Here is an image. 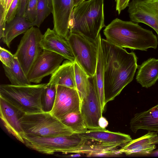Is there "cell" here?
Listing matches in <instances>:
<instances>
[{"label": "cell", "instance_id": "7c38bea8", "mask_svg": "<svg viewBox=\"0 0 158 158\" xmlns=\"http://www.w3.org/2000/svg\"><path fill=\"white\" fill-rule=\"evenodd\" d=\"M64 59L55 52L43 50L27 75L29 81L31 83H40L44 77L52 74Z\"/></svg>", "mask_w": 158, "mask_h": 158}, {"label": "cell", "instance_id": "8fae6325", "mask_svg": "<svg viewBox=\"0 0 158 158\" xmlns=\"http://www.w3.org/2000/svg\"><path fill=\"white\" fill-rule=\"evenodd\" d=\"M89 85L85 97L81 100V111L88 130L103 129L99 125L102 110L93 76L89 77Z\"/></svg>", "mask_w": 158, "mask_h": 158}, {"label": "cell", "instance_id": "8992f818", "mask_svg": "<svg viewBox=\"0 0 158 158\" xmlns=\"http://www.w3.org/2000/svg\"><path fill=\"white\" fill-rule=\"evenodd\" d=\"M20 122L27 135L54 137L74 133L49 112L25 114L21 118Z\"/></svg>", "mask_w": 158, "mask_h": 158}, {"label": "cell", "instance_id": "4dcf8cb0", "mask_svg": "<svg viewBox=\"0 0 158 158\" xmlns=\"http://www.w3.org/2000/svg\"><path fill=\"white\" fill-rule=\"evenodd\" d=\"M130 0H115L116 9L119 15L122 11L128 6Z\"/></svg>", "mask_w": 158, "mask_h": 158}, {"label": "cell", "instance_id": "8d00e7d4", "mask_svg": "<svg viewBox=\"0 0 158 158\" xmlns=\"http://www.w3.org/2000/svg\"><path fill=\"white\" fill-rule=\"evenodd\" d=\"M2 0H0V1H2Z\"/></svg>", "mask_w": 158, "mask_h": 158}, {"label": "cell", "instance_id": "4fadbf2b", "mask_svg": "<svg viewBox=\"0 0 158 158\" xmlns=\"http://www.w3.org/2000/svg\"><path fill=\"white\" fill-rule=\"evenodd\" d=\"M53 29L67 39L69 34V23L74 7L73 0H51Z\"/></svg>", "mask_w": 158, "mask_h": 158}, {"label": "cell", "instance_id": "603a6c76", "mask_svg": "<svg viewBox=\"0 0 158 158\" xmlns=\"http://www.w3.org/2000/svg\"><path fill=\"white\" fill-rule=\"evenodd\" d=\"M15 58L14 63L12 67H8L2 64L5 73L11 84L17 86L31 84L18 60Z\"/></svg>", "mask_w": 158, "mask_h": 158}, {"label": "cell", "instance_id": "52a82bcc", "mask_svg": "<svg viewBox=\"0 0 158 158\" xmlns=\"http://www.w3.org/2000/svg\"><path fill=\"white\" fill-rule=\"evenodd\" d=\"M75 61L88 76H94L97 60V48L93 42L80 34L69 33L67 39Z\"/></svg>", "mask_w": 158, "mask_h": 158}, {"label": "cell", "instance_id": "30bf717a", "mask_svg": "<svg viewBox=\"0 0 158 158\" xmlns=\"http://www.w3.org/2000/svg\"><path fill=\"white\" fill-rule=\"evenodd\" d=\"M81 102L76 89L57 85L54 105L49 112L60 120L69 113L81 111Z\"/></svg>", "mask_w": 158, "mask_h": 158}, {"label": "cell", "instance_id": "7402d4cb", "mask_svg": "<svg viewBox=\"0 0 158 158\" xmlns=\"http://www.w3.org/2000/svg\"><path fill=\"white\" fill-rule=\"evenodd\" d=\"M101 38L100 34L95 42L97 48V60L95 72L93 77L102 109L103 111L106 105L104 102V75L101 46Z\"/></svg>", "mask_w": 158, "mask_h": 158}, {"label": "cell", "instance_id": "9c48e42d", "mask_svg": "<svg viewBox=\"0 0 158 158\" xmlns=\"http://www.w3.org/2000/svg\"><path fill=\"white\" fill-rule=\"evenodd\" d=\"M128 7L131 21L150 26L158 38V0H132Z\"/></svg>", "mask_w": 158, "mask_h": 158}, {"label": "cell", "instance_id": "5bb4252c", "mask_svg": "<svg viewBox=\"0 0 158 158\" xmlns=\"http://www.w3.org/2000/svg\"><path fill=\"white\" fill-rule=\"evenodd\" d=\"M24 114L0 98V117L4 126L9 133L23 143L25 134L20 119Z\"/></svg>", "mask_w": 158, "mask_h": 158}, {"label": "cell", "instance_id": "277c9868", "mask_svg": "<svg viewBox=\"0 0 158 158\" xmlns=\"http://www.w3.org/2000/svg\"><path fill=\"white\" fill-rule=\"evenodd\" d=\"M47 83L0 85V98L25 114L43 112L41 96Z\"/></svg>", "mask_w": 158, "mask_h": 158}, {"label": "cell", "instance_id": "ba28073f", "mask_svg": "<svg viewBox=\"0 0 158 158\" xmlns=\"http://www.w3.org/2000/svg\"><path fill=\"white\" fill-rule=\"evenodd\" d=\"M43 36L38 28L31 27L24 33L14 54L27 76L43 50L40 45Z\"/></svg>", "mask_w": 158, "mask_h": 158}, {"label": "cell", "instance_id": "4316f807", "mask_svg": "<svg viewBox=\"0 0 158 158\" xmlns=\"http://www.w3.org/2000/svg\"><path fill=\"white\" fill-rule=\"evenodd\" d=\"M52 12V9L49 6L47 0H38L36 16L35 20L32 23V26L40 27Z\"/></svg>", "mask_w": 158, "mask_h": 158}, {"label": "cell", "instance_id": "f546056e", "mask_svg": "<svg viewBox=\"0 0 158 158\" xmlns=\"http://www.w3.org/2000/svg\"><path fill=\"white\" fill-rule=\"evenodd\" d=\"M19 4V0H13L6 14L5 20L8 23L14 19L16 16Z\"/></svg>", "mask_w": 158, "mask_h": 158}, {"label": "cell", "instance_id": "83f0119b", "mask_svg": "<svg viewBox=\"0 0 158 158\" xmlns=\"http://www.w3.org/2000/svg\"><path fill=\"white\" fill-rule=\"evenodd\" d=\"M38 0H28L23 17L31 22L35 20L37 13Z\"/></svg>", "mask_w": 158, "mask_h": 158}, {"label": "cell", "instance_id": "836d02e7", "mask_svg": "<svg viewBox=\"0 0 158 158\" xmlns=\"http://www.w3.org/2000/svg\"><path fill=\"white\" fill-rule=\"evenodd\" d=\"M85 0H73L74 6H76L84 1Z\"/></svg>", "mask_w": 158, "mask_h": 158}, {"label": "cell", "instance_id": "cb8c5ba5", "mask_svg": "<svg viewBox=\"0 0 158 158\" xmlns=\"http://www.w3.org/2000/svg\"><path fill=\"white\" fill-rule=\"evenodd\" d=\"M60 121L74 133L80 134L88 130L81 111L69 113Z\"/></svg>", "mask_w": 158, "mask_h": 158}, {"label": "cell", "instance_id": "ac0fdd59", "mask_svg": "<svg viewBox=\"0 0 158 158\" xmlns=\"http://www.w3.org/2000/svg\"><path fill=\"white\" fill-rule=\"evenodd\" d=\"M130 125L135 133L139 129L158 132V104L147 111L135 114Z\"/></svg>", "mask_w": 158, "mask_h": 158}, {"label": "cell", "instance_id": "5b68a950", "mask_svg": "<svg viewBox=\"0 0 158 158\" xmlns=\"http://www.w3.org/2000/svg\"><path fill=\"white\" fill-rule=\"evenodd\" d=\"M24 144L29 148L38 152L52 155L55 152L75 153L88 141L79 134L54 137L24 135Z\"/></svg>", "mask_w": 158, "mask_h": 158}, {"label": "cell", "instance_id": "d6986e66", "mask_svg": "<svg viewBox=\"0 0 158 158\" xmlns=\"http://www.w3.org/2000/svg\"><path fill=\"white\" fill-rule=\"evenodd\" d=\"M136 80L142 87L147 88L154 85L158 80V59L150 58L138 65Z\"/></svg>", "mask_w": 158, "mask_h": 158}, {"label": "cell", "instance_id": "9a60e30c", "mask_svg": "<svg viewBox=\"0 0 158 158\" xmlns=\"http://www.w3.org/2000/svg\"><path fill=\"white\" fill-rule=\"evenodd\" d=\"M40 45L43 50L55 52L72 62L75 61V56L67 40L53 29H47L43 35Z\"/></svg>", "mask_w": 158, "mask_h": 158}, {"label": "cell", "instance_id": "2e32d148", "mask_svg": "<svg viewBox=\"0 0 158 158\" xmlns=\"http://www.w3.org/2000/svg\"><path fill=\"white\" fill-rule=\"evenodd\" d=\"M158 144V135L155 132L149 131L138 138L132 139L120 149L119 153H124L127 155L146 156L151 154Z\"/></svg>", "mask_w": 158, "mask_h": 158}, {"label": "cell", "instance_id": "f1b7e54d", "mask_svg": "<svg viewBox=\"0 0 158 158\" xmlns=\"http://www.w3.org/2000/svg\"><path fill=\"white\" fill-rule=\"evenodd\" d=\"M15 56L10 51L1 47H0V59L2 64L10 68L14 64Z\"/></svg>", "mask_w": 158, "mask_h": 158}, {"label": "cell", "instance_id": "e0dca14e", "mask_svg": "<svg viewBox=\"0 0 158 158\" xmlns=\"http://www.w3.org/2000/svg\"><path fill=\"white\" fill-rule=\"evenodd\" d=\"M85 138L104 144L124 145L132 139L127 134L105 129L88 130L79 134Z\"/></svg>", "mask_w": 158, "mask_h": 158}, {"label": "cell", "instance_id": "e575fe53", "mask_svg": "<svg viewBox=\"0 0 158 158\" xmlns=\"http://www.w3.org/2000/svg\"><path fill=\"white\" fill-rule=\"evenodd\" d=\"M156 151L154 152V153L155 155H158V149Z\"/></svg>", "mask_w": 158, "mask_h": 158}, {"label": "cell", "instance_id": "1f68e13d", "mask_svg": "<svg viewBox=\"0 0 158 158\" xmlns=\"http://www.w3.org/2000/svg\"><path fill=\"white\" fill-rule=\"evenodd\" d=\"M28 0H19V7L16 16L23 17Z\"/></svg>", "mask_w": 158, "mask_h": 158}, {"label": "cell", "instance_id": "d590c367", "mask_svg": "<svg viewBox=\"0 0 158 158\" xmlns=\"http://www.w3.org/2000/svg\"><path fill=\"white\" fill-rule=\"evenodd\" d=\"M47 1L49 3H50L51 2V0H47Z\"/></svg>", "mask_w": 158, "mask_h": 158}, {"label": "cell", "instance_id": "d4e9b609", "mask_svg": "<svg viewBox=\"0 0 158 158\" xmlns=\"http://www.w3.org/2000/svg\"><path fill=\"white\" fill-rule=\"evenodd\" d=\"M74 68L76 89L81 101L86 95L89 85V77L76 61Z\"/></svg>", "mask_w": 158, "mask_h": 158}, {"label": "cell", "instance_id": "ffe728a7", "mask_svg": "<svg viewBox=\"0 0 158 158\" xmlns=\"http://www.w3.org/2000/svg\"><path fill=\"white\" fill-rule=\"evenodd\" d=\"M48 83L76 89L74 62L64 61L51 75Z\"/></svg>", "mask_w": 158, "mask_h": 158}, {"label": "cell", "instance_id": "44dd1931", "mask_svg": "<svg viewBox=\"0 0 158 158\" xmlns=\"http://www.w3.org/2000/svg\"><path fill=\"white\" fill-rule=\"evenodd\" d=\"M33 27L32 23L26 20L23 17L16 16L8 23H6L2 40L9 48L11 42L16 37L25 32Z\"/></svg>", "mask_w": 158, "mask_h": 158}, {"label": "cell", "instance_id": "484cf974", "mask_svg": "<svg viewBox=\"0 0 158 158\" xmlns=\"http://www.w3.org/2000/svg\"><path fill=\"white\" fill-rule=\"evenodd\" d=\"M56 85L47 84L41 96V105L44 111L49 112L52 110L55 101Z\"/></svg>", "mask_w": 158, "mask_h": 158}, {"label": "cell", "instance_id": "3957f363", "mask_svg": "<svg viewBox=\"0 0 158 158\" xmlns=\"http://www.w3.org/2000/svg\"><path fill=\"white\" fill-rule=\"evenodd\" d=\"M104 0L85 1L74 7L69 23L70 33L95 42L105 27Z\"/></svg>", "mask_w": 158, "mask_h": 158}, {"label": "cell", "instance_id": "7a4b0ae2", "mask_svg": "<svg viewBox=\"0 0 158 158\" xmlns=\"http://www.w3.org/2000/svg\"><path fill=\"white\" fill-rule=\"evenodd\" d=\"M103 32L107 41L123 48L147 51L150 48L156 49L158 44L157 38L152 31L131 21L116 18Z\"/></svg>", "mask_w": 158, "mask_h": 158}, {"label": "cell", "instance_id": "6da1fadb", "mask_svg": "<svg viewBox=\"0 0 158 158\" xmlns=\"http://www.w3.org/2000/svg\"><path fill=\"white\" fill-rule=\"evenodd\" d=\"M105 105L113 100L133 79L138 68L134 52L126 50L101 38Z\"/></svg>", "mask_w": 158, "mask_h": 158}, {"label": "cell", "instance_id": "d6a6232c", "mask_svg": "<svg viewBox=\"0 0 158 158\" xmlns=\"http://www.w3.org/2000/svg\"><path fill=\"white\" fill-rule=\"evenodd\" d=\"M98 123L100 127L103 129H105L108 124L107 120L102 116L100 118Z\"/></svg>", "mask_w": 158, "mask_h": 158}]
</instances>
